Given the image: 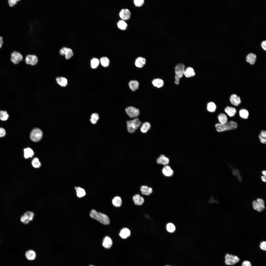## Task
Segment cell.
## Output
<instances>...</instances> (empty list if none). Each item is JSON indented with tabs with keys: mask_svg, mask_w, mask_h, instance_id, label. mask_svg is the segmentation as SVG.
Returning a JSON list of instances; mask_svg holds the SVG:
<instances>
[{
	"mask_svg": "<svg viewBox=\"0 0 266 266\" xmlns=\"http://www.w3.org/2000/svg\"><path fill=\"white\" fill-rule=\"evenodd\" d=\"M90 216L92 218L97 220L104 225H108L110 223V220L106 215L101 213L98 212L94 210H91Z\"/></svg>",
	"mask_w": 266,
	"mask_h": 266,
	"instance_id": "6da1fadb",
	"label": "cell"
},
{
	"mask_svg": "<svg viewBox=\"0 0 266 266\" xmlns=\"http://www.w3.org/2000/svg\"><path fill=\"white\" fill-rule=\"evenodd\" d=\"M237 127V123L232 121L227 122L224 124L217 123L215 125L217 131L219 132L234 129L236 128Z\"/></svg>",
	"mask_w": 266,
	"mask_h": 266,
	"instance_id": "7a4b0ae2",
	"label": "cell"
},
{
	"mask_svg": "<svg viewBox=\"0 0 266 266\" xmlns=\"http://www.w3.org/2000/svg\"><path fill=\"white\" fill-rule=\"evenodd\" d=\"M184 65L182 63H179L176 65L175 67V83L178 85L180 83V79L184 75L185 70Z\"/></svg>",
	"mask_w": 266,
	"mask_h": 266,
	"instance_id": "3957f363",
	"label": "cell"
},
{
	"mask_svg": "<svg viewBox=\"0 0 266 266\" xmlns=\"http://www.w3.org/2000/svg\"><path fill=\"white\" fill-rule=\"evenodd\" d=\"M142 123V122L137 118H135L133 120L127 121L126 123L128 132L131 133H134L141 125Z\"/></svg>",
	"mask_w": 266,
	"mask_h": 266,
	"instance_id": "277c9868",
	"label": "cell"
},
{
	"mask_svg": "<svg viewBox=\"0 0 266 266\" xmlns=\"http://www.w3.org/2000/svg\"><path fill=\"white\" fill-rule=\"evenodd\" d=\"M42 135V132L40 129L35 128L31 132L30 134V138L33 141L37 142L41 140Z\"/></svg>",
	"mask_w": 266,
	"mask_h": 266,
	"instance_id": "5b68a950",
	"label": "cell"
},
{
	"mask_svg": "<svg viewBox=\"0 0 266 266\" xmlns=\"http://www.w3.org/2000/svg\"><path fill=\"white\" fill-rule=\"evenodd\" d=\"M225 263L228 265H233L238 263L240 259L237 256L227 254L225 256Z\"/></svg>",
	"mask_w": 266,
	"mask_h": 266,
	"instance_id": "8992f818",
	"label": "cell"
},
{
	"mask_svg": "<svg viewBox=\"0 0 266 266\" xmlns=\"http://www.w3.org/2000/svg\"><path fill=\"white\" fill-rule=\"evenodd\" d=\"M252 204L254 209L258 212H261L265 208L264 201L261 199H257L256 201L253 200Z\"/></svg>",
	"mask_w": 266,
	"mask_h": 266,
	"instance_id": "52a82bcc",
	"label": "cell"
},
{
	"mask_svg": "<svg viewBox=\"0 0 266 266\" xmlns=\"http://www.w3.org/2000/svg\"><path fill=\"white\" fill-rule=\"evenodd\" d=\"M34 216V214L33 212L31 211H27L21 217L20 221L23 224H27L33 220Z\"/></svg>",
	"mask_w": 266,
	"mask_h": 266,
	"instance_id": "ba28073f",
	"label": "cell"
},
{
	"mask_svg": "<svg viewBox=\"0 0 266 266\" xmlns=\"http://www.w3.org/2000/svg\"><path fill=\"white\" fill-rule=\"evenodd\" d=\"M127 114L131 118H136L139 115V110L132 106L127 107L125 109Z\"/></svg>",
	"mask_w": 266,
	"mask_h": 266,
	"instance_id": "9c48e42d",
	"label": "cell"
},
{
	"mask_svg": "<svg viewBox=\"0 0 266 266\" xmlns=\"http://www.w3.org/2000/svg\"><path fill=\"white\" fill-rule=\"evenodd\" d=\"M59 53L62 56H65L66 59L67 60L70 59L73 55L72 50L66 47L61 48L59 50Z\"/></svg>",
	"mask_w": 266,
	"mask_h": 266,
	"instance_id": "30bf717a",
	"label": "cell"
},
{
	"mask_svg": "<svg viewBox=\"0 0 266 266\" xmlns=\"http://www.w3.org/2000/svg\"><path fill=\"white\" fill-rule=\"evenodd\" d=\"M11 60L15 64H18L23 59V57L19 52L15 51H13L11 54Z\"/></svg>",
	"mask_w": 266,
	"mask_h": 266,
	"instance_id": "8fae6325",
	"label": "cell"
},
{
	"mask_svg": "<svg viewBox=\"0 0 266 266\" xmlns=\"http://www.w3.org/2000/svg\"><path fill=\"white\" fill-rule=\"evenodd\" d=\"M25 62L26 64L32 65H36L38 62L37 56L34 55H28L26 56Z\"/></svg>",
	"mask_w": 266,
	"mask_h": 266,
	"instance_id": "7c38bea8",
	"label": "cell"
},
{
	"mask_svg": "<svg viewBox=\"0 0 266 266\" xmlns=\"http://www.w3.org/2000/svg\"><path fill=\"white\" fill-rule=\"evenodd\" d=\"M119 15L122 19L124 20H127L130 18L131 13L128 9H123L120 11Z\"/></svg>",
	"mask_w": 266,
	"mask_h": 266,
	"instance_id": "4fadbf2b",
	"label": "cell"
},
{
	"mask_svg": "<svg viewBox=\"0 0 266 266\" xmlns=\"http://www.w3.org/2000/svg\"><path fill=\"white\" fill-rule=\"evenodd\" d=\"M133 200L134 203L138 205H142L144 201L143 198L138 194L134 195L133 197Z\"/></svg>",
	"mask_w": 266,
	"mask_h": 266,
	"instance_id": "5bb4252c",
	"label": "cell"
},
{
	"mask_svg": "<svg viewBox=\"0 0 266 266\" xmlns=\"http://www.w3.org/2000/svg\"><path fill=\"white\" fill-rule=\"evenodd\" d=\"M169 159L163 154L161 155L156 160L157 163L159 164L166 166L169 163Z\"/></svg>",
	"mask_w": 266,
	"mask_h": 266,
	"instance_id": "9a60e30c",
	"label": "cell"
},
{
	"mask_svg": "<svg viewBox=\"0 0 266 266\" xmlns=\"http://www.w3.org/2000/svg\"><path fill=\"white\" fill-rule=\"evenodd\" d=\"M230 101L232 104L236 106H238L241 102L240 98L235 94H233L231 96Z\"/></svg>",
	"mask_w": 266,
	"mask_h": 266,
	"instance_id": "2e32d148",
	"label": "cell"
},
{
	"mask_svg": "<svg viewBox=\"0 0 266 266\" xmlns=\"http://www.w3.org/2000/svg\"><path fill=\"white\" fill-rule=\"evenodd\" d=\"M140 191L142 194L147 196L151 194L153 192L151 187L146 185L142 186L140 188Z\"/></svg>",
	"mask_w": 266,
	"mask_h": 266,
	"instance_id": "e0dca14e",
	"label": "cell"
},
{
	"mask_svg": "<svg viewBox=\"0 0 266 266\" xmlns=\"http://www.w3.org/2000/svg\"><path fill=\"white\" fill-rule=\"evenodd\" d=\"M146 63V59L142 57H139L135 60V65L137 67L141 68L145 65Z\"/></svg>",
	"mask_w": 266,
	"mask_h": 266,
	"instance_id": "ac0fdd59",
	"label": "cell"
},
{
	"mask_svg": "<svg viewBox=\"0 0 266 266\" xmlns=\"http://www.w3.org/2000/svg\"><path fill=\"white\" fill-rule=\"evenodd\" d=\"M184 75L186 77L189 78L194 76L195 73L192 68L188 67L185 69Z\"/></svg>",
	"mask_w": 266,
	"mask_h": 266,
	"instance_id": "d6986e66",
	"label": "cell"
},
{
	"mask_svg": "<svg viewBox=\"0 0 266 266\" xmlns=\"http://www.w3.org/2000/svg\"><path fill=\"white\" fill-rule=\"evenodd\" d=\"M162 172L166 176L170 177L173 174V171L170 167L167 165L165 166L163 168Z\"/></svg>",
	"mask_w": 266,
	"mask_h": 266,
	"instance_id": "ffe728a7",
	"label": "cell"
},
{
	"mask_svg": "<svg viewBox=\"0 0 266 266\" xmlns=\"http://www.w3.org/2000/svg\"><path fill=\"white\" fill-rule=\"evenodd\" d=\"M256 56L253 53H250L246 56V60L251 65L254 64L256 60Z\"/></svg>",
	"mask_w": 266,
	"mask_h": 266,
	"instance_id": "44dd1931",
	"label": "cell"
},
{
	"mask_svg": "<svg viewBox=\"0 0 266 266\" xmlns=\"http://www.w3.org/2000/svg\"><path fill=\"white\" fill-rule=\"evenodd\" d=\"M26 258L30 260H33L35 259L36 255L35 252L33 250H29L27 251L25 254Z\"/></svg>",
	"mask_w": 266,
	"mask_h": 266,
	"instance_id": "7402d4cb",
	"label": "cell"
},
{
	"mask_svg": "<svg viewBox=\"0 0 266 266\" xmlns=\"http://www.w3.org/2000/svg\"><path fill=\"white\" fill-rule=\"evenodd\" d=\"M152 83L154 86L159 88L162 87L164 84L163 80L161 79L158 78L154 79L152 81Z\"/></svg>",
	"mask_w": 266,
	"mask_h": 266,
	"instance_id": "603a6c76",
	"label": "cell"
},
{
	"mask_svg": "<svg viewBox=\"0 0 266 266\" xmlns=\"http://www.w3.org/2000/svg\"><path fill=\"white\" fill-rule=\"evenodd\" d=\"M130 230L128 228H124L120 231L119 235L122 238L125 239L129 237L131 235Z\"/></svg>",
	"mask_w": 266,
	"mask_h": 266,
	"instance_id": "cb8c5ba5",
	"label": "cell"
},
{
	"mask_svg": "<svg viewBox=\"0 0 266 266\" xmlns=\"http://www.w3.org/2000/svg\"><path fill=\"white\" fill-rule=\"evenodd\" d=\"M129 86L133 91H135L138 88L139 86V83L138 81L135 80H132L130 81L129 83Z\"/></svg>",
	"mask_w": 266,
	"mask_h": 266,
	"instance_id": "d4e9b609",
	"label": "cell"
},
{
	"mask_svg": "<svg viewBox=\"0 0 266 266\" xmlns=\"http://www.w3.org/2000/svg\"><path fill=\"white\" fill-rule=\"evenodd\" d=\"M112 241L111 239L108 237L106 236L103 240L102 245L106 248H109L112 246Z\"/></svg>",
	"mask_w": 266,
	"mask_h": 266,
	"instance_id": "484cf974",
	"label": "cell"
},
{
	"mask_svg": "<svg viewBox=\"0 0 266 266\" xmlns=\"http://www.w3.org/2000/svg\"><path fill=\"white\" fill-rule=\"evenodd\" d=\"M56 81L58 84L62 87H65L67 84V80L64 77H57L56 79Z\"/></svg>",
	"mask_w": 266,
	"mask_h": 266,
	"instance_id": "4316f807",
	"label": "cell"
},
{
	"mask_svg": "<svg viewBox=\"0 0 266 266\" xmlns=\"http://www.w3.org/2000/svg\"><path fill=\"white\" fill-rule=\"evenodd\" d=\"M225 111L230 117L234 116L236 113V110L234 107L227 106L225 108Z\"/></svg>",
	"mask_w": 266,
	"mask_h": 266,
	"instance_id": "83f0119b",
	"label": "cell"
},
{
	"mask_svg": "<svg viewBox=\"0 0 266 266\" xmlns=\"http://www.w3.org/2000/svg\"><path fill=\"white\" fill-rule=\"evenodd\" d=\"M151 125L148 122H145L143 123L141 126L140 130L141 132L144 133H146L150 129Z\"/></svg>",
	"mask_w": 266,
	"mask_h": 266,
	"instance_id": "f1b7e54d",
	"label": "cell"
},
{
	"mask_svg": "<svg viewBox=\"0 0 266 266\" xmlns=\"http://www.w3.org/2000/svg\"><path fill=\"white\" fill-rule=\"evenodd\" d=\"M24 156L26 159L32 157L34 154L33 150L30 148L25 149L24 150Z\"/></svg>",
	"mask_w": 266,
	"mask_h": 266,
	"instance_id": "f546056e",
	"label": "cell"
},
{
	"mask_svg": "<svg viewBox=\"0 0 266 266\" xmlns=\"http://www.w3.org/2000/svg\"><path fill=\"white\" fill-rule=\"evenodd\" d=\"M218 118L220 124H223L227 122L228 119L227 116L223 113H221L218 115Z\"/></svg>",
	"mask_w": 266,
	"mask_h": 266,
	"instance_id": "4dcf8cb0",
	"label": "cell"
},
{
	"mask_svg": "<svg viewBox=\"0 0 266 266\" xmlns=\"http://www.w3.org/2000/svg\"><path fill=\"white\" fill-rule=\"evenodd\" d=\"M118 27L120 29L122 30H126L127 27V24L122 19L119 20L117 23Z\"/></svg>",
	"mask_w": 266,
	"mask_h": 266,
	"instance_id": "1f68e13d",
	"label": "cell"
},
{
	"mask_svg": "<svg viewBox=\"0 0 266 266\" xmlns=\"http://www.w3.org/2000/svg\"><path fill=\"white\" fill-rule=\"evenodd\" d=\"M113 205L116 207H119L122 204V200L121 198L119 196L115 197L112 200Z\"/></svg>",
	"mask_w": 266,
	"mask_h": 266,
	"instance_id": "d6a6232c",
	"label": "cell"
},
{
	"mask_svg": "<svg viewBox=\"0 0 266 266\" xmlns=\"http://www.w3.org/2000/svg\"><path fill=\"white\" fill-rule=\"evenodd\" d=\"M100 61V63L103 67H106L108 66L109 64L110 61L108 58L106 57H101Z\"/></svg>",
	"mask_w": 266,
	"mask_h": 266,
	"instance_id": "836d02e7",
	"label": "cell"
},
{
	"mask_svg": "<svg viewBox=\"0 0 266 266\" xmlns=\"http://www.w3.org/2000/svg\"><path fill=\"white\" fill-rule=\"evenodd\" d=\"M216 109V106L213 102H210L207 104V109L208 111L211 112H214Z\"/></svg>",
	"mask_w": 266,
	"mask_h": 266,
	"instance_id": "e575fe53",
	"label": "cell"
},
{
	"mask_svg": "<svg viewBox=\"0 0 266 266\" xmlns=\"http://www.w3.org/2000/svg\"><path fill=\"white\" fill-rule=\"evenodd\" d=\"M259 137L260 142L263 144L266 143V132L264 130L262 131L259 135Z\"/></svg>",
	"mask_w": 266,
	"mask_h": 266,
	"instance_id": "d590c367",
	"label": "cell"
},
{
	"mask_svg": "<svg viewBox=\"0 0 266 266\" xmlns=\"http://www.w3.org/2000/svg\"><path fill=\"white\" fill-rule=\"evenodd\" d=\"M77 195L79 197H81L84 196L85 195V192L83 188L80 187H75Z\"/></svg>",
	"mask_w": 266,
	"mask_h": 266,
	"instance_id": "8d00e7d4",
	"label": "cell"
},
{
	"mask_svg": "<svg viewBox=\"0 0 266 266\" xmlns=\"http://www.w3.org/2000/svg\"><path fill=\"white\" fill-rule=\"evenodd\" d=\"M239 115L242 118L246 119L248 117L249 113L246 109H242L239 111Z\"/></svg>",
	"mask_w": 266,
	"mask_h": 266,
	"instance_id": "74e56055",
	"label": "cell"
},
{
	"mask_svg": "<svg viewBox=\"0 0 266 266\" xmlns=\"http://www.w3.org/2000/svg\"><path fill=\"white\" fill-rule=\"evenodd\" d=\"M99 60L97 58H94L91 61V67L93 69L96 68L100 64Z\"/></svg>",
	"mask_w": 266,
	"mask_h": 266,
	"instance_id": "f35d334b",
	"label": "cell"
},
{
	"mask_svg": "<svg viewBox=\"0 0 266 266\" xmlns=\"http://www.w3.org/2000/svg\"><path fill=\"white\" fill-rule=\"evenodd\" d=\"M90 121L93 124L96 123L97 121L99 119V115L96 113H93L91 116Z\"/></svg>",
	"mask_w": 266,
	"mask_h": 266,
	"instance_id": "ab89813d",
	"label": "cell"
},
{
	"mask_svg": "<svg viewBox=\"0 0 266 266\" xmlns=\"http://www.w3.org/2000/svg\"><path fill=\"white\" fill-rule=\"evenodd\" d=\"M9 117V115L7 112L5 111H0V119L2 120L5 121L7 120Z\"/></svg>",
	"mask_w": 266,
	"mask_h": 266,
	"instance_id": "60d3db41",
	"label": "cell"
},
{
	"mask_svg": "<svg viewBox=\"0 0 266 266\" xmlns=\"http://www.w3.org/2000/svg\"><path fill=\"white\" fill-rule=\"evenodd\" d=\"M32 164L33 166L35 168H39L41 166L40 162L37 158H35L33 159L32 162Z\"/></svg>",
	"mask_w": 266,
	"mask_h": 266,
	"instance_id": "b9f144b4",
	"label": "cell"
},
{
	"mask_svg": "<svg viewBox=\"0 0 266 266\" xmlns=\"http://www.w3.org/2000/svg\"><path fill=\"white\" fill-rule=\"evenodd\" d=\"M166 229L168 232L173 233L175 230V227L174 225L171 223H168L166 225Z\"/></svg>",
	"mask_w": 266,
	"mask_h": 266,
	"instance_id": "7bdbcfd3",
	"label": "cell"
},
{
	"mask_svg": "<svg viewBox=\"0 0 266 266\" xmlns=\"http://www.w3.org/2000/svg\"><path fill=\"white\" fill-rule=\"evenodd\" d=\"M133 2L136 6L139 7L143 5L144 3V0H134Z\"/></svg>",
	"mask_w": 266,
	"mask_h": 266,
	"instance_id": "ee69618b",
	"label": "cell"
},
{
	"mask_svg": "<svg viewBox=\"0 0 266 266\" xmlns=\"http://www.w3.org/2000/svg\"><path fill=\"white\" fill-rule=\"evenodd\" d=\"M19 1V0H8V2L9 6L13 7L17 4L18 1Z\"/></svg>",
	"mask_w": 266,
	"mask_h": 266,
	"instance_id": "f6af8a7d",
	"label": "cell"
},
{
	"mask_svg": "<svg viewBox=\"0 0 266 266\" xmlns=\"http://www.w3.org/2000/svg\"><path fill=\"white\" fill-rule=\"evenodd\" d=\"M260 249L264 251L266 250V242L263 241L260 243Z\"/></svg>",
	"mask_w": 266,
	"mask_h": 266,
	"instance_id": "bcb514c9",
	"label": "cell"
},
{
	"mask_svg": "<svg viewBox=\"0 0 266 266\" xmlns=\"http://www.w3.org/2000/svg\"><path fill=\"white\" fill-rule=\"evenodd\" d=\"M242 266H252L250 262L248 261H245L242 263Z\"/></svg>",
	"mask_w": 266,
	"mask_h": 266,
	"instance_id": "7dc6e473",
	"label": "cell"
},
{
	"mask_svg": "<svg viewBox=\"0 0 266 266\" xmlns=\"http://www.w3.org/2000/svg\"><path fill=\"white\" fill-rule=\"evenodd\" d=\"M5 130L3 128H0V137L4 136L5 134Z\"/></svg>",
	"mask_w": 266,
	"mask_h": 266,
	"instance_id": "c3c4849f",
	"label": "cell"
},
{
	"mask_svg": "<svg viewBox=\"0 0 266 266\" xmlns=\"http://www.w3.org/2000/svg\"><path fill=\"white\" fill-rule=\"evenodd\" d=\"M266 41L265 40L263 41L261 44V45L263 49L264 50H266Z\"/></svg>",
	"mask_w": 266,
	"mask_h": 266,
	"instance_id": "681fc988",
	"label": "cell"
},
{
	"mask_svg": "<svg viewBox=\"0 0 266 266\" xmlns=\"http://www.w3.org/2000/svg\"><path fill=\"white\" fill-rule=\"evenodd\" d=\"M3 43V37L0 36V49L2 47Z\"/></svg>",
	"mask_w": 266,
	"mask_h": 266,
	"instance_id": "f907efd6",
	"label": "cell"
},
{
	"mask_svg": "<svg viewBox=\"0 0 266 266\" xmlns=\"http://www.w3.org/2000/svg\"><path fill=\"white\" fill-rule=\"evenodd\" d=\"M261 179L262 181L264 182H266V176H261Z\"/></svg>",
	"mask_w": 266,
	"mask_h": 266,
	"instance_id": "816d5d0a",
	"label": "cell"
},
{
	"mask_svg": "<svg viewBox=\"0 0 266 266\" xmlns=\"http://www.w3.org/2000/svg\"><path fill=\"white\" fill-rule=\"evenodd\" d=\"M266 170H264L262 171V173L264 176H266Z\"/></svg>",
	"mask_w": 266,
	"mask_h": 266,
	"instance_id": "f5cc1de1",
	"label": "cell"
},
{
	"mask_svg": "<svg viewBox=\"0 0 266 266\" xmlns=\"http://www.w3.org/2000/svg\"><path fill=\"white\" fill-rule=\"evenodd\" d=\"M93 266V265H90V266Z\"/></svg>",
	"mask_w": 266,
	"mask_h": 266,
	"instance_id": "db71d44e",
	"label": "cell"
},
{
	"mask_svg": "<svg viewBox=\"0 0 266 266\" xmlns=\"http://www.w3.org/2000/svg\"><path fill=\"white\" fill-rule=\"evenodd\" d=\"M168 266V265H167V266Z\"/></svg>",
	"mask_w": 266,
	"mask_h": 266,
	"instance_id": "11a10c76",
	"label": "cell"
}]
</instances>
